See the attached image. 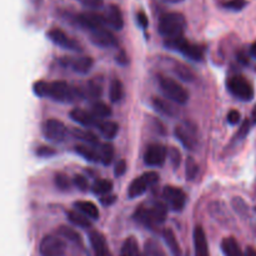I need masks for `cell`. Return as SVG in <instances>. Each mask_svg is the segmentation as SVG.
<instances>
[{
	"label": "cell",
	"instance_id": "obj_12",
	"mask_svg": "<svg viewBox=\"0 0 256 256\" xmlns=\"http://www.w3.org/2000/svg\"><path fill=\"white\" fill-rule=\"evenodd\" d=\"M162 196L174 212H182L186 204V194L180 188L166 185L162 190Z\"/></svg>",
	"mask_w": 256,
	"mask_h": 256
},
{
	"label": "cell",
	"instance_id": "obj_18",
	"mask_svg": "<svg viewBox=\"0 0 256 256\" xmlns=\"http://www.w3.org/2000/svg\"><path fill=\"white\" fill-rule=\"evenodd\" d=\"M69 116L72 122H78V124H80L82 126H85V128L99 126L100 124L99 119H96L92 112H86V110L84 109H79V108L72 109V112H70Z\"/></svg>",
	"mask_w": 256,
	"mask_h": 256
},
{
	"label": "cell",
	"instance_id": "obj_33",
	"mask_svg": "<svg viewBox=\"0 0 256 256\" xmlns=\"http://www.w3.org/2000/svg\"><path fill=\"white\" fill-rule=\"evenodd\" d=\"M112 189V182L106 179H98L95 180L94 184L92 186V192L94 194L99 195V196H104V195L110 194Z\"/></svg>",
	"mask_w": 256,
	"mask_h": 256
},
{
	"label": "cell",
	"instance_id": "obj_48",
	"mask_svg": "<svg viewBox=\"0 0 256 256\" xmlns=\"http://www.w3.org/2000/svg\"><path fill=\"white\" fill-rule=\"evenodd\" d=\"M136 19H138V22H139V25L142 28V29L148 28V25H149V19H148L146 14H145L144 12H138Z\"/></svg>",
	"mask_w": 256,
	"mask_h": 256
},
{
	"label": "cell",
	"instance_id": "obj_22",
	"mask_svg": "<svg viewBox=\"0 0 256 256\" xmlns=\"http://www.w3.org/2000/svg\"><path fill=\"white\" fill-rule=\"evenodd\" d=\"M152 106L158 112L166 115V116H175L178 112L174 105L170 102V100H165L162 98H154L152 99Z\"/></svg>",
	"mask_w": 256,
	"mask_h": 256
},
{
	"label": "cell",
	"instance_id": "obj_54",
	"mask_svg": "<svg viewBox=\"0 0 256 256\" xmlns=\"http://www.w3.org/2000/svg\"><path fill=\"white\" fill-rule=\"evenodd\" d=\"M166 2H172V4H175V2H184V0H166Z\"/></svg>",
	"mask_w": 256,
	"mask_h": 256
},
{
	"label": "cell",
	"instance_id": "obj_7",
	"mask_svg": "<svg viewBox=\"0 0 256 256\" xmlns=\"http://www.w3.org/2000/svg\"><path fill=\"white\" fill-rule=\"evenodd\" d=\"M40 256H65L66 244L60 235H45L39 244Z\"/></svg>",
	"mask_w": 256,
	"mask_h": 256
},
{
	"label": "cell",
	"instance_id": "obj_19",
	"mask_svg": "<svg viewBox=\"0 0 256 256\" xmlns=\"http://www.w3.org/2000/svg\"><path fill=\"white\" fill-rule=\"evenodd\" d=\"M89 240L92 252H94V256H112L106 239L102 232H92L89 234Z\"/></svg>",
	"mask_w": 256,
	"mask_h": 256
},
{
	"label": "cell",
	"instance_id": "obj_23",
	"mask_svg": "<svg viewBox=\"0 0 256 256\" xmlns=\"http://www.w3.org/2000/svg\"><path fill=\"white\" fill-rule=\"evenodd\" d=\"M70 132H72V135L75 139H79L82 140V142H86L89 146H98V145H99V139H98L96 135H95L94 132H90V130L75 128V129H72Z\"/></svg>",
	"mask_w": 256,
	"mask_h": 256
},
{
	"label": "cell",
	"instance_id": "obj_21",
	"mask_svg": "<svg viewBox=\"0 0 256 256\" xmlns=\"http://www.w3.org/2000/svg\"><path fill=\"white\" fill-rule=\"evenodd\" d=\"M222 250L225 256H246L245 252H242L239 242L232 236L225 238L222 242Z\"/></svg>",
	"mask_w": 256,
	"mask_h": 256
},
{
	"label": "cell",
	"instance_id": "obj_15",
	"mask_svg": "<svg viewBox=\"0 0 256 256\" xmlns=\"http://www.w3.org/2000/svg\"><path fill=\"white\" fill-rule=\"evenodd\" d=\"M75 22H76L82 28L89 30V32L100 29V28H104L105 24L104 15H100L92 12L78 14L76 16H75Z\"/></svg>",
	"mask_w": 256,
	"mask_h": 256
},
{
	"label": "cell",
	"instance_id": "obj_17",
	"mask_svg": "<svg viewBox=\"0 0 256 256\" xmlns=\"http://www.w3.org/2000/svg\"><path fill=\"white\" fill-rule=\"evenodd\" d=\"M102 15H104L105 24L109 25L114 30H122L124 28V18H122V10L118 5L110 4L105 9V12Z\"/></svg>",
	"mask_w": 256,
	"mask_h": 256
},
{
	"label": "cell",
	"instance_id": "obj_47",
	"mask_svg": "<svg viewBox=\"0 0 256 256\" xmlns=\"http://www.w3.org/2000/svg\"><path fill=\"white\" fill-rule=\"evenodd\" d=\"M125 172H126V162L122 159L116 162V165H115V176H122V175L125 174Z\"/></svg>",
	"mask_w": 256,
	"mask_h": 256
},
{
	"label": "cell",
	"instance_id": "obj_14",
	"mask_svg": "<svg viewBox=\"0 0 256 256\" xmlns=\"http://www.w3.org/2000/svg\"><path fill=\"white\" fill-rule=\"evenodd\" d=\"M62 65L70 68L76 74L85 75L92 70L94 65V60L90 56H78V58H62L60 60Z\"/></svg>",
	"mask_w": 256,
	"mask_h": 256
},
{
	"label": "cell",
	"instance_id": "obj_45",
	"mask_svg": "<svg viewBox=\"0 0 256 256\" xmlns=\"http://www.w3.org/2000/svg\"><path fill=\"white\" fill-rule=\"evenodd\" d=\"M36 155L40 158H49L55 155V150L50 146H40L38 148Z\"/></svg>",
	"mask_w": 256,
	"mask_h": 256
},
{
	"label": "cell",
	"instance_id": "obj_50",
	"mask_svg": "<svg viewBox=\"0 0 256 256\" xmlns=\"http://www.w3.org/2000/svg\"><path fill=\"white\" fill-rule=\"evenodd\" d=\"M116 62H119V64H122V65H125V64H128V62H129V60H128V56H126V54H125V52H120V54L116 56Z\"/></svg>",
	"mask_w": 256,
	"mask_h": 256
},
{
	"label": "cell",
	"instance_id": "obj_49",
	"mask_svg": "<svg viewBox=\"0 0 256 256\" xmlns=\"http://www.w3.org/2000/svg\"><path fill=\"white\" fill-rule=\"evenodd\" d=\"M115 200H116V196L115 195H104V196L100 198V202H102L104 206H109V205L114 204Z\"/></svg>",
	"mask_w": 256,
	"mask_h": 256
},
{
	"label": "cell",
	"instance_id": "obj_3",
	"mask_svg": "<svg viewBox=\"0 0 256 256\" xmlns=\"http://www.w3.org/2000/svg\"><path fill=\"white\" fill-rule=\"evenodd\" d=\"M185 28H186V19L182 12H166L160 16L159 20V34L166 39L182 36Z\"/></svg>",
	"mask_w": 256,
	"mask_h": 256
},
{
	"label": "cell",
	"instance_id": "obj_24",
	"mask_svg": "<svg viewBox=\"0 0 256 256\" xmlns=\"http://www.w3.org/2000/svg\"><path fill=\"white\" fill-rule=\"evenodd\" d=\"M74 208L78 212H80L82 214H84L85 216L89 218V219L96 220L100 215L99 209H98L96 205L92 204V202H76L74 204Z\"/></svg>",
	"mask_w": 256,
	"mask_h": 256
},
{
	"label": "cell",
	"instance_id": "obj_16",
	"mask_svg": "<svg viewBox=\"0 0 256 256\" xmlns=\"http://www.w3.org/2000/svg\"><path fill=\"white\" fill-rule=\"evenodd\" d=\"M90 40L94 45L100 48H115L118 46V39L110 30L105 28L90 32Z\"/></svg>",
	"mask_w": 256,
	"mask_h": 256
},
{
	"label": "cell",
	"instance_id": "obj_42",
	"mask_svg": "<svg viewBox=\"0 0 256 256\" xmlns=\"http://www.w3.org/2000/svg\"><path fill=\"white\" fill-rule=\"evenodd\" d=\"M250 128H252V120H250V119H245L244 122H242V126H240L239 132H238L236 139H244V138L248 134H249Z\"/></svg>",
	"mask_w": 256,
	"mask_h": 256
},
{
	"label": "cell",
	"instance_id": "obj_8",
	"mask_svg": "<svg viewBox=\"0 0 256 256\" xmlns=\"http://www.w3.org/2000/svg\"><path fill=\"white\" fill-rule=\"evenodd\" d=\"M158 182H159V174H158V172H145L142 176H138L132 180V184L129 185V189H128V196H129L130 199H135V198L144 194L148 190V188L152 186V185L156 184Z\"/></svg>",
	"mask_w": 256,
	"mask_h": 256
},
{
	"label": "cell",
	"instance_id": "obj_44",
	"mask_svg": "<svg viewBox=\"0 0 256 256\" xmlns=\"http://www.w3.org/2000/svg\"><path fill=\"white\" fill-rule=\"evenodd\" d=\"M78 2L90 9H99L104 4V0H78Z\"/></svg>",
	"mask_w": 256,
	"mask_h": 256
},
{
	"label": "cell",
	"instance_id": "obj_4",
	"mask_svg": "<svg viewBox=\"0 0 256 256\" xmlns=\"http://www.w3.org/2000/svg\"><path fill=\"white\" fill-rule=\"evenodd\" d=\"M164 44L168 49L175 50V52H180V54L194 60V62H202L204 59V49L200 45L189 42L184 36L165 39Z\"/></svg>",
	"mask_w": 256,
	"mask_h": 256
},
{
	"label": "cell",
	"instance_id": "obj_51",
	"mask_svg": "<svg viewBox=\"0 0 256 256\" xmlns=\"http://www.w3.org/2000/svg\"><path fill=\"white\" fill-rule=\"evenodd\" d=\"M245 254H246V256H256V250L254 249V248L249 246L246 249V252H245Z\"/></svg>",
	"mask_w": 256,
	"mask_h": 256
},
{
	"label": "cell",
	"instance_id": "obj_26",
	"mask_svg": "<svg viewBox=\"0 0 256 256\" xmlns=\"http://www.w3.org/2000/svg\"><path fill=\"white\" fill-rule=\"evenodd\" d=\"M66 216L69 219V222L72 224H74L75 226H79L82 229H89L92 228V222L88 216H85L84 214H82L78 210H70L66 212Z\"/></svg>",
	"mask_w": 256,
	"mask_h": 256
},
{
	"label": "cell",
	"instance_id": "obj_53",
	"mask_svg": "<svg viewBox=\"0 0 256 256\" xmlns=\"http://www.w3.org/2000/svg\"><path fill=\"white\" fill-rule=\"evenodd\" d=\"M252 124H255L256 122V106H255V109H254V112H252Z\"/></svg>",
	"mask_w": 256,
	"mask_h": 256
},
{
	"label": "cell",
	"instance_id": "obj_30",
	"mask_svg": "<svg viewBox=\"0 0 256 256\" xmlns=\"http://www.w3.org/2000/svg\"><path fill=\"white\" fill-rule=\"evenodd\" d=\"M75 152L78 155H80L82 158H84L85 160L90 162H100V156L99 152H95L92 149V146H86V145H76L74 148Z\"/></svg>",
	"mask_w": 256,
	"mask_h": 256
},
{
	"label": "cell",
	"instance_id": "obj_11",
	"mask_svg": "<svg viewBox=\"0 0 256 256\" xmlns=\"http://www.w3.org/2000/svg\"><path fill=\"white\" fill-rule=\"evenodd\" d=\"M48 38H49L50 42H52L55 45L62 48V49L70 50V52H82V45L75 39L70 38L62 29H58V28L50 29L48 32Z\"/></svg>",
	"mask_w": 256,
	"mask_h": 256
},
{
	"label": "cell",
	"instance_id": "obj_52",
	"mask_svg": "<svg viewBox=\"0 0 256 256\" xmlns=\"http://www.w3.org/2000/svg\"><path fill=\"white\" fill-rule=\"evenodd\" d=\"M250 54H252V56H254L256 59V42H252V48H250Z\"/></svg>",
	"mask_w": 256,
	"mask_h": 256
},
{
	"label": "cell",
	"instance_id": "obj_27",
	"mask_svg": "<svg viewBox=\"0 0 256 256\" xmlns=\"http://www.w3.org/2000/svg\"><path fill=\"white\" fill-rule=\"evenodd\" d=\"M172 72L174 74L179 78L180 80H184V82H194L195 80V72L190 69L188 65L182 64V62H174V66H172Z\"/></svg>",
	"mask_w": 256,
	"mask_h": 256
},
{
	"label": "cell",
	"instance_id": "obj_28",
	"mask_svg": "<svg viewBox=\"0 0 256 256\" xmlns=\"http://www.w3.org/2000/svg\"><path fill=\"white\" fill-rule=\"evenodd\" d=\"M82 92H84L85 98H90V99H99L102 94V82H99V79L90 80V82L86 84V86L82 89Z\"/></svg>",
	"mask_w": 256,
	"mask_h": 256
},
{
	"label": "cell",
	"instance_id": "obj_31",
	"mask_svg": "<svg viewBox=\"0 0 256 256\" xmlns=\"http://www.w3.org/2000/svg\"><path fill=\"white\" fill-rule=\"evenodd\" d=\"M124 85L119 79H114L110 82L109 89V98L112 102H119L124 99Z\"/></svg>",
	"mask_w": 256,
	"mask_h": 256
},
{
	"label": "cell",
	"instance_id": "obj_32",
	"mask_svg": "<svg viewBox=\"0 0 256 256\" xmlns=\"http://www.w3.org/2000/svg\"><path fill=\"white\" fill-rule=\"evenodd\" d=\"M120 256H142L140 254L139 244H138L136 239L132 236L128 238L124 242L122 248V254Z\"/></svg>",
	"mask_w": 256,
	"mask_h": 256
},
{
	"label": "cell",
	"instance_id": "obj_34",
	"mask_svg": "<svg viewBox=\"0 0 256 256\" xmlns=\"http://www.w3.org/2000/svg\"><path fill=\"white\" fill-rule=\"evenodd\" d=\"M142 256H166V254L156 240L149 239L144 244V255Z\"/></svg>",
	"mask_w": 256,
	"mask_h": 256
},
{
	"label": "cell",
	"instance_id": "obj_40",
	"mask_svg": "<svg viewBox=\"0 0 256 256\" xmlns=\"http://www.w3.org/2000/svg\"><path fill=\"white\" fill-rule=\"evenodd\" d=\"M248 2L246 0H229V2H225L224 4H222V6L226 8V9H232V10H236V12H239V10L244 9L245 6H246Z\"/></svg>",
	"mask_w": 256,
	"mask_h": 256
},
{
	"label": "cell",
	"instance_id": "obj_9",
	"mask_svg": "<svg viewBox=\"0 0 256 256\" xmlns=\"http://www.w3.org/2000/svg\"><path fill=\"white\" fill-rule=\"evenodd\" d=\"M42 134H44L45 139L49 140V142L60 144V142H65L69 132H68V128L65 126L64 122L56 119H49L44 122Z\"/></svg>",
	"mask_w": 256,
	"mask_h": 256
},
{
	"label": "cell",
	"instance_id": "obj_35",
	"mask_svg": "<svg viewBox=\"0 0 256 256\" xmlns=\"http://www.w3.org/2000/svg\"><path fill=\"white\" fill-rule=\"evenodd\" d=\"M99 156H100V162L105 166L110 165L114 159V146H112L110 142H105V144L100 145L99 150Z\"/></svg>",
	"mask_w": 256,
	"mask_h": 256
},
{
	"label": "cell",
	"instance_id": "obj_20",
	"mask_svg": "<svg viewBox=\"0 0 256 256\" xmlns=\"http://www.w3.org/2000/svg\"><path fill=\"white\" fill-rule=\"evenodd\" d=\"M194 248L195 256H210L208 239L202 226L198 225L194 229Z\"/></svg>",
	"mask_w": 256,
	"mask_h": 256
},
{
	"label": "cell",
	"instance_id": "obj_10",
	"mask_svg": "<svg viewBox=\"0 0 256 256\" xmlns=\"http://www.w3.org/2000/svg\"><path fill=\"white\" fill-rule=\"evenodd\" d=\"M175 136L188 150H195L198 145V130L192 122H182L175 128Z\"/></svg>",
	"mask_w": 256,
	"mask_h": 256
},
{
	"label": "cell",
	"instance_id": "obj_46",
	"mask_svg": "<svg viewBox=\"0 0 256 256\" xmlns=\"http://www.w3.org/2000/svg\"><path fill=\"white\" fill-rule=\"evenodd\" d=\"M240 119H242V115L238 110H230L228 112V122L232 125H236L240 122Z\"/></svg>",
	"mask_w": 256,
	"mask_h": 256
},
{
	"label": "cell",
	"instance_id": "obj_13",
	"mask_svg": "<svg viewBox=\"0 0 256 256\" xmlns=\"http://www.w3.org/2000/svg\"><path fill=\"white\" fill-rule=\"evenodd\" d=\"M168 156L166 148L162 144H152L144 154V162L148 166H162Z\"/></svg>",
	"mask_w": 256,
	"mask_h": 256
},
{
	"label": "cell",
	"instance_id": "obj_39",
	"mask_svg": "<svg viewBox=\"0 0 256 256\" xmlns=\"http://www.w3.org/2000/svg\"><path fill=\"white\" fill-rule=\"evenodd\" d=\"M55 185H56V188L59 190H62V192H65V190H69L70 188H72V182H70V179L68 175L65 174H62V172H59V174L55 175Z\"/></svg>",
	"mask_w": 256,
	"mask_h": 256
},
{
	"label": "cell",
	"instance_id": "obj_2",
	"mask_svg": "<svg viewBox=\"0 0 256 256\" xmlns=\"http://www.w3.org/2000/svg\"><path fill=\"white\" fill-rule=\"evenodd\" d=\"M166 205L162 204V202H155L152 206L142 205V206L138 208L134 214V219L139 224L144 225L149 229H154V228L162 225L166 220Z\"/></svg>",
	"mask_w": 256,
	"mask_h": 256
},
{
	"label": "cell",
	"instance_id": "obj_38",
	"mask_svg": "<svg viewBox=\"0 0 256 256\" xmlns=\"http://www.w3.org/2000/svg\"><path fill=\"white\" fill-rule=\"evenodd\" d=\"M199 174V165L196 164L192 158H188L186 160V169H185V175H186V180L192 182L195 178Z\"/></svg>",
	"mask_w": 256,
	"mask_h": 256
},
{
	"label": "cell",
	"instance_id": "obj_25",
	"mask_svg": "<svg viewBox=\"0 0 256 256\" xmlns=\"http://www.w3.org/2000/svg\"><path fill=\"white\" fill-rule=\"evenodd\" d=\"M162 239H164L165 244L168 245L172 256H182V249H180L176 236H175L174 232L172 229H165L162 232Z\"/></svg>",
	"mask_w": 256,
	"mask_h": 256
},
{
	"label": "cell",
	"instance_id": "obj_5",
	"mask_svg": "<svg viewBox=\"0 0 256 256\" xmlns=\"http://www.w3.org/2000/svg\"><path fill=\"white\" fill-rule=\"evenodd\" d=\"M159 85L162 94H164L165 96H166V99H169L170 102H174L180 105H184L189 102V92H188V90L175 79L162 76L160 78Z\"/></svg>",
	"mask_w": 256,
	"mask_h": 256
},
{
	"label": "cell",
	"instance_id": "obj_43",
	"mask_svg": "<svg viewBox=\"0 0 256 256\" xmlns=\"http://www.w3.org/2000/svg\"><path fill=\"white\" fill-rule=\"evenodd\" d=\"M72 182H74L75 186H76L79 190H82V192H86V189L89 188L88 180L85 179L82 175H75L74 179H72Z\"/></svg>",
	"mask_w": 256,
	"mask_h": 256
},
{
	"label": "cell",
	"instance_id": "obj_6",
	"mask_svg": "<svg viewBox=\"0 0 256 256\" xmlns=\"http://www.w3.org/2000/svg\"><path fill=\"white\" fill-rule=\"evenodd\" d=\"M228 90L234 95L235 98L244 102H250L254 98V89L252 85L242 75H234L228 79L226 82Z\"/></svg>",
	"mask_w": 256,
	"mask_h": 256
},
{
	"label": "cell",
	"instance_id": "obj_36",
	"mask_svg": "<svg viewBox=\"0 0 256 256\" xmlns=\"http://www.w3.org/2000/svg\"><path fill=\"white\" fill-rule=\"evenodd\" d=\"M92 112L94 114V116L99 120L112 116V109H110L109 105L105 104V102H94L92 106Z\"/></svg>",
	"mask_w": 256,
	"mask_h": 256
},
{
	"label": "cell",
	"instance_id": "obj_37",
	"mask_svg": "<svg viewBox=\"0 0 256 256\" xmlns=\"http://www.w3.org/2000/svg\"><path fill=\"white\" fill-rule=\"evenodd\" d=\"M58 234H59L62 238H65V239L75 242V244L78 245L82 244V236H80V234L76 232V230L72 229V228L62 225V226H60L59 229H58Z\"/></svg>",
	"mask_w": 256,
	"mask_h": 256
},
{
	"label": "cell",
	"instance_id": "obj_41",
	"mask_svg": "<svg viewBox=\"0 0 256 256\" xmlns=\"http://www.w3.org/2000/svg\"><path fill=\"white\" fill-rule=\"evenodd\" d=\"M169 156H170V162L172 164L174 169H178L182 162V152L176 149V148H172L169 152Z\"/></svg>",
	"mask_w": 256,
	"mask_h": 256
},
{
	"label": "cell",
	"instance_id": "obj_29",
	"mask_svg": "<svg viewBox=\"0 0 256 256\" xmlns=\"http://www.w3.org/2000/svg\"><path fill=\"white\" fill-rule=\"evenodd\" d=\"M98 129H99L100 134H102L105 139L112 140L116 136L118 132H119V125L115 122H100Z\"/></svg>",
	"mask_w": 256,
	"mask_h": 256
},
{
	"label": "cell",
	"instance_id": "obj_1",
	"mask_svg": "<svg viewBox=\"0 0 256 256\" xmlns=\"http://www.w3.org/2000/svg\"><path fill=\"white\" fill-rule=\"evenodd\" d=\"M32 92L39 98H48L59 102H72L82 99L84 92L82 88L72 86L65 82H36Z\"/></svg>",
	"mask_w": 256,
	"mask_h": 256
}]
</instances>
